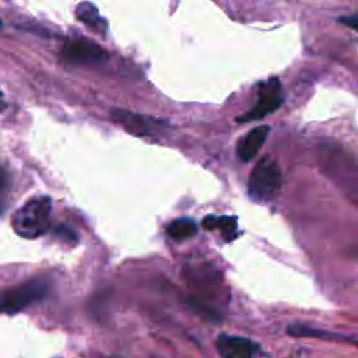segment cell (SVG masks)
I'll list each match as a JSON object with an SVG mask.
<instances>
[{
    "label": "cell",
    "instance_id": "9a60e30c",
    "mask_svg": "<svg viewBox=\"0 0 358 358\" xmlns=\"http://www.w3.org/2000/svg\"><path fill=\"white\" fill-rule=\"evenodd\" d=\"M4 108V103H0V110Z\"/></svg>",
    "mask_w": 358,
    "mask_h": 358
},
{
    "label": "cell",
    "instance_id": "277c9868",
    "mask_svg": "<svg viewBox=\"0 0 358 358\" xmlns=\"http://www.w3.org/2000/svg\"><path fill=\"white\" fill-rule=\"evenodd\" d=\"M284 101V91L281 81L278 77H271L264 83L259 84L257 90V99L255 105L245 112L242 116H238L236 120L239 123H246L250 120H259L268 113L277 110Z\"/></svg>",
    "mask_w": 358,
    "mask_h": 358
},
{
    "label": "cell",
    "instance_id": "3957f363",
    "mask_svg": "<svg viewBox=\"0 0 358 358\" xmlns=\"http://www.w3.org/2000/svg\"><path fill=\"white\" fill-rule=\"evenodd\" d=\"M49 285L42 278H32L24 284L0 291V313H17L27 306L43 299Z\"/></svg>",
    "mask_w": 358,
    "mask_h": 358
},
{
    "label": "cell",
    "instance_id": "4fadbf2b",
    "mask_svg": "<svg viewBox=\"0 0 358 358\" xmlns=\"http://www.w3.org/2000/svg\"><path fill=\"white\" fill-rule=\"evenodd\" d=\"M55 234H56L57 236L63 238V239L67 241V242H73V243L77 242V234H76L69 225H66V224L57 225V227L55 228Z\"/></svg>",
    "mask_w": 358,
    "mask_h": 358
},
{
    "label": "cell",
    "instance_id": "6da1fadb",
    "mask_svg": "<svg viewBox=\"0 0 358 358\" xmlns=\"http://www.w3.org/2000/svg\"><path fill=\"white\" fill-rule=\"evenodd\" d=\"M52 199L38 196L28 200L11 217V227L17 235L25 239H35L48 232L50 227Z\"/></svg>",
    "mask_w": 358,
    "mask_h": 358
},
{
    "label": "cell",
    "instance_id": "9c48e42d",
    "mask_svg": "<svg viewBox=\"0 0 358 358\" xmlns=\"http://www.w3.org/2000/svg\"><path fill=\"white\" fill-rule=\"evenodd\" d=\"M76 15L80 21H83L88 28L96 32L106 31V21L99 15L98 8L91 3H80L76 7Z\"/></svg>",
    "mask_w": 358,
    "mask_h": 358
},
{
    "label": "cell",
    "instance_id": "7a4b0ae2",
    "mask_svg": "<svg viewBox=\"0 0 358 358\" xmlns=\"http://www.w3.org/2000/svg\"><path fill=\"white\" fill-rule=\"evenodd\" d=\"M281 169L268 155L257 161L248 180V193L253 200L268 201L281 189Z\"/></svg>",
    "mask_w": 358,
    "mask_h": 358
},
{
    "label": "cell",
    "instance_id": "8fae6325",
    "mask_svg": "<svg viewBox=\"0 0 358 358\" xmlns=\"http://www.w3.org/2000/svg\"><path fill=\"white\" fill-rule=\"evenodd\" d=\"M197 232V224L192 218H178L166 225V234L175 241L192 238Z\"/></svg>",
    "mask_w": 358,
    "mask_h": 358
},
{
    "label": "cell",
    "instance_id": "ba28073f",
    "mask_svg": "<svg viewBox=\"0 0 358 358\" xmlns=\"http://www.w3.org/2000/svg\"><path fill=\"white\" fill-rule=\"evenodd\" d=\"M270 127L266 124L253 127L252 130H249L239 141L236 145V154L239 157L241 161L246 162L253 159L257 152L260 151L262 145L264 144L267 136H268Z\"/></svg>",
    "mask_w": 358,
    "mask_h": 358
},
{
    "label": "cell",
    "instance_id": "7c38bea8",
    "mask_svg": "<svg viewBox=\"0 0 358 358\" xmlns=\"http://www.w3.org/2000/svg\"><path fill=\"white\" fill-rule=\"evenodd\" d=\"M287 333L289 336L294 337H315V338H331V340H348V337L340 336V334H333V333H327L324 330L320 329H313L305 324H289L287 329Z\"/></svg>",
    "mask_w": 358,
    "mask_h": 358
},
{
    "label": "cell",
    "instance_id": "30bf717a",
    "mask_svg": "<svg viewBox=\"0 0 358 358\" xmlns=\"http://www.w3.org/2000/svg\"><path fill=\"white\" fill-rule=\"evenodd\" d=\"M203 227L208 231L220 229L225 241H231L236 232V218L231 215H207L203 220Z\"/></svg>",
    "mask_w": 358,
    "mask_h": 358
},
{
    "label": "cell",
    "instance_id": "5bb4252c",
    "mask_svg": "<svg viewBox=\"0 0 358 358\" xmlns=\"http://www.w3.org/2000/svg\"><path fill=\"white\" fill-rule=\"evenodd\" d=\"M338 22L352 28V29H357V22H358V17L357 14H351V15H343L338 18Z\"/></svg>",
    "mask_w": 358,
    "mask_h": 358
},
{
    "label": "cell",
    "instance_id": "8992f818",
    "mask_svg": "<svg viewBox=\"0 0 358 358\" xmlns=\"http://www.w3.org/2000/svg\"><path fill=\"white\" fill-rule=\"evenodd\" d=\"M110 116L126 131L134 136H155L166 126V122H162L152 116L130 112L126 109H112Z\"/></svg>",
    "mask_w": 358,
    "mask_h": 358
},
{
    "label": "cell",
    "instance_id": "2e32d148",
    "mask_svg": "<svg viewBox=\"0 0 358 358\" xmlns=\"http://www.w3.org/2000/svg\"><path fill=\"white\" fill-rule=\"evenodd\" d=\"M0 25H1V21H0Z\"/></svg>",
    "mask_w": 358,
    "mask_h": 358
},
{
    "label": "cell",
    "instance_id": "52a82bcc",
    "mask_svg": "<svg viewBox=\"0 0 358 358\" xmlns=\"http://www.w3.org/2000/svg\"><path fill=\"white\" fill-rule=\"evenodd\" d=\"M217 348L224 358H255L259 351V344L246 337L220 334Z\"/></svg>",
    "mask_w": 358,
    "mask_h": 358
},
{
    "label": "cell",
    "instance_id": "5b68a950",
    "mask_svg": "<svg viewBox=\"0 0 358 358\" xmlns=\"http://www.w3.org/2000/svg\"><path fill=\"white\" fill-rule=\"evenodd\" d=\"M60 56L66 63L80 66L101 64L108 59V53L98 43L85 38H76L69 41L63 46Z\"/></svg>",
    "mask_w": 358,
    "mask_h": 358
}]
</instances>
